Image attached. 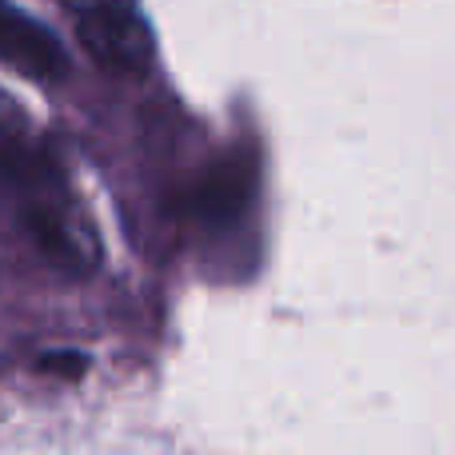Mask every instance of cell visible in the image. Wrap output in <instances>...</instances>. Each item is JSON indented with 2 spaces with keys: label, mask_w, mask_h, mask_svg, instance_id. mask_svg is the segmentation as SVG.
<instances>
[{
  "label": "cell",
  "mask_w": 455,
  "mask_h": 455,
  "mask_svg": "<svg viewBox=\"0 0 455 455\" xmlns=\"http://www.w3.org/2000/svg\"><path fill=\"white\" fill-rule=\"evenodd\" d=\"M20 220H24L28 240L36 243V251L52 267H60L64 275H76L80 280V275L96 272V264H100V240H96L84 208L68 192L64 172L20 192Z\"/></svg>",
  "instance_id": "1"
},
{
  "label": "cell",
  "mask_w": 455,
  "mask_h": 455,
  "mask_svg": "<svg viewBox=\"0 0 455 455\" xmlns=\"http://www.w3.org/2000/svg\"><path fill=\"white\" fill-rule=\"evenodd\" d=\"M68 8L84 52L100 68L136 76L152 64L156 44L140 12V0H60Z\"/></svg>",
  "instance_id": "2"
},
{
  "label": "cell",
  "mask_w": 455,
  "mask_h": 455,
  "mask_svg": "<svg viewBox=\"0 0 455 455\" xmlns=\"http://www.w3.org/2000/svg\"><path fill=\"white\" fill-rule=\"evenodd\" d=\"M0 64L32 80H64L68 52L48 24L20 12L12 0H0Z\"/></svg>",
  "instance_id": "3"
},
{
  "label": "cell",
  "mask_w": 455,
  "mask_h": 455,
  "mask_svg": "<svg viewBox=\"0 0 455 455\" xmlns=\"http://www.w3.org/2000/svg\"><path fill=\"white\" fill-rule=\"evenodd\" d=\"M251 192H256V168L243 156H228L208 168L204 180L188 192V212L196 216V224L228 228L248 212Z\"/></svg>",
  "instance_id": "4"
}]
</instances>
